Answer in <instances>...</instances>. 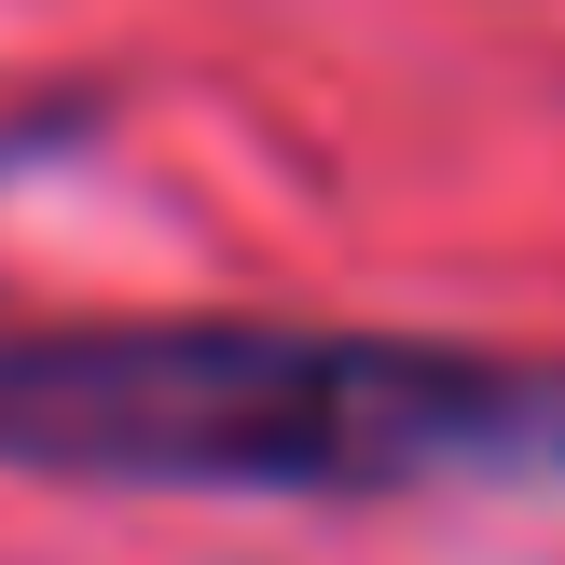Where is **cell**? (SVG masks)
<instances>
[{
  "label": "cell",
  "instance_id": "1",
  "mask_svg": "<svg viewBox=\"0 0 565 565\" xmlns=\"http://www.w3.org/2000/svg\"><path fill=\"white\" fill-rule=\"evenodd\" d=\"M0 469L110 497H565V359L345 318H28Z\"/></svg>",
  "mask_w": 565,
  "mask_h": 565
}]
</instances>
